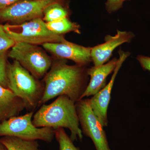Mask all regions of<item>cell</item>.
<instances>
[{
    "label": "cell",
    "instance_id": "obj_1",
    "mask_svg": "<svg viewBox=\"0 0 150 150\" xmlns=\"http://www.w3.org/2000/svg\"><path fill=\"white\" fill-rule=\"evenodd\" d=\"M83 66H69L63 62L53 66L44 76V90L38 106L60 96H66L75 103L85 90L87 71Z\"/></svg>",
    "mask_w": 150,
    "mask_h": 150
},
{
    "label": "cell",
    "instance_id": "obj_2",
    "mask_svg": "<svg viewBox=\"0 0 150 150\" xmlns=\"http://www.w3.org/2000/svg\"><path fill=\"white\" fill-rule=\"evenodd\" d=\"M32 122L38 128H67L73 142L82 140L76 104L66 96H58L51 104L42 105L33 115Z\"/></svg>",
    "mask_w": 150,
    "mask_h": 150
},
{
    "label": "cell",
    "instance_id": "obj_3",
    "mask_svg": "<svg viewBox=\"0 0 150 150\" xmlns=\"http://www.w3.org/2000/svg\"><path fill=\"white\" fill-rule=\"evenodd\" d=\"M8 88L21 98L25 109L33 111L38 106L44 90L43 85L18 61L14 60L7 67Z\"/></svg>",
    "mask_w": 150,
    "mask_h": 150
},
{
    "label": "cell",
    "instance_id": "obj_4",
    "mask_svg": "<svg viewBox=\"0 0 150 150\" xmlns=\"http://www.w3.org/2000/svg\"><path fill=\"white\" fill-rule=\"evenodd\" d=\"M6 33L15 43L24 42L37 45L47 43L62 42L65 40L62 35H57L48 29L46 22L37 18L18 24L3 25Z\"/></svg>",
    "mask_w": 150,
    "mask_h": 150
},
{
    "label": "cell",
    "instance_id": "obj_5",
    "mask_svg": "<svg viewBox=\"0 0 150 150\" xmlns=\"http://www.w3.org/2000/svg\"><path fill=\"white\" fill-rule=\"evenodd\" d=\"M33 111L12 117L0 123V137H12L26 140H41L51 143L55 138V129L35 127L32 122Z\"/></svg>",
    "mask_w": 150,
    "mask_h": 150
},
{
    "label": "cell",
    "instance_id": "obj_6",
    "mask_svg": "<svg viewBox=\"0 0 150 150\" xmlns=\"http://www.w3.org/2000/svg\"><path fill=\"white\" fill-rule=\"evenodd\" d=\"M8 55L37 79L45 76L52 64L51 59L42 49L24 42L15 43Z\"/></svg>",
    "mask_w": 150,
    "mask_h": 150
},
{
    "label": "cell",
    "instance_id": "obj_7",
    "mask_svg": "<svg viewBox=\"0 0 150 150\" xmlns=\"http://www.w3.org/2000/svg\"><path fill=\"white\" fill-rule=\"evenodd\" d=\"M76 106L82 133L91 139L96 150H111L103 127L93 111L88 99L80 100Z\"/></svg>",
    "mask_w": 150,
    "mask_h": 150
},
{
    "label": "cell",
    "instance_id": "obj_8",
    "mask_svg": "<svg viewBox=\"0 0 150 150\" xmlns=\"http://www.w3.org/2000/svg\"><path fill=\"white\" fill-rule=\"evenodd\" d=\"M55 0H24L0 10V20L18 24L43 15V11Z\"/></svg>",
    "mask_w": 150,
    "mask_h": 150
},
{
    "label": "cell",
    "instance_id": "obj_9",
    "mask_svg": "<svg viewBox=\"0 0 150 150\" xmlns=\"http://www.w3.org/2000/svg\"><path fill=\"white\" fill-rule=\"evenodd\" d=\"M119 58L111 79L107 85L96 94L91 99H88L89 103L95 115H96L103 127L108 126L107 111L111 98L112 86L116 75L126 58L130 55L129 53L119 51Z\"/></svg>",
    "mask_w": 150,
    "mask_h": 150
},
{
    "label": "cell",
    "instance_id": "obj_10",
    "mask_svg": "<svg viewBox=\"0 0 150 150\" xmlns=\"http://www.w3.org/2000/svg\"><path fill=\"white\" fill-rule=\"evenodd\" d=\"M43 48L52 54L62 59H68L84 66L92 61L91 47H86L65 40L62 42L43 44Z\"/></svg>",
    "mask_w": 150,
    "mask_h": 150
},
{
    "label": "cell",
    "instance_id": "obj_11",
    "mask_svg": "<svg viewBox=\"0 0 150 150\" xmlns=\"http://www.w3.org/2000/svg\"><path fill=\"white\" fill-rule=\"evenodd\" d=\"M134 36L132 33L119 30H117V33L114 36H106L104 43L91 48V59L94 66L104 64L110 59L115 48L123 43L130 42Z\"/></svg>",
    "mask_w": 150,
    "mask_h": 150
},
{
    "label": "cell",
    "instance_id": "obj_12",
    "mask_svg": "<svg viewBox=\"0 0 150 150\" xmlns=\"http://www.w3.org/2000/svg\"><path fill=\"white\" fill-rule=\"evenodd\" d=\"M118 59H114L101 66H94L87 70V74L90 76L89 83L81 96L80 100L86 97L94 96L105 86L108 76L115 69Z\"/></svg>",
    "mask_w": 150,
    "mask_h": 150
},
{
    "label": "cell",
    "instance_id": "obj_13",
    "mask_svg": "<svg viewBox=\"0 0 150 150\" xmlns=\"http://www.w3.org/2000/svg\"><path fill=\"white\" fill-rule=\"evenodd\" d=\"M24 109L25 105L23 100L0 84V123L18 116Z\"/></svg>",
    "mask_w": 150,
    "mask_h": 150
},
{
    "label": "cell",
    "instance_id": "obj_14",
    "mask_svg": "<svg viewBox=\"0 0 150 150\" xmlns=\"http://www.w3.org/2000/svg\"><path fill=\"white\" fill-rule=\"evenodd\" d=\"M0 143L7 150H42L39 149L37 140H24L6 136L0 138Z\"/></svg>",
    "mask_w": 150,
    "mask_h": 150
},
{
    "label": "cell",
    "instance_id": "obj_15",
    "mask_svg": "<svg viewBox=\"0 0 150 150\" xmlns=\"http://www.w3.org/2000/svg\"><path fill=\"white\" fill-rule=\"evenodd\" d=\"M46 24L48 29L57 35H62L71 31L78 33H80L79 25L70 21L67 17L55 21L46 23Z\"/></svg>",
    "mask_w": 150,
    "mask_h": 150
},
{
    "label": "cell",
    "instance_id": "obj_16",
    "mask_svg": "<svg viewBox=\"0 0 150 150\" xmlns=\"http://www.w3.org/2000/svg\"><path fill=\"white\" fill-rule=\"evenodd\" d=\"M43 15L44 21L48 23L67 17L68 12L59 3L54 2L44 9Z\"/></svg>",
    "mask_w": 150,
    "mask_h": 150
},
{
    "label": "cell",
    "instance_id": "obj_17",
    "mask_svg": "<svg viewBox=\"0 0 150 150\" xmlns=\"http://www.w3.org/2000/svg\"><path fill=\"white\" fill-rule=\"evenodd\" d=\"M55 138L59 143V150H80L75 146L64 128L55 129Z\"/></svg>",
    "mask_w": 150,
    "mask_h": 150
},
{
    "label": "cell",
    "instance_id": "obj_18",
    "mask_svg": "<svg viewBox=\"0 0 150 150\" xmlns=\"http://www.w3.org/2000/svg\"><path fill=\"white\" fill-rule=\"evenodd\" d=\"M6 52L7 51H0V84L8 88Z\"/></svg>",
    "mask_w": 150,
    "mask_h": 150
},
{
    "label": "cell",
    "instance_id": "obj_19",
    "mask_svg": "<svg viewBox=\"0 0 150 150\" xmlns=\"http://www.w3.org/2000/svg\"><path fill=\"white\" fill-rule=\"evenodd\" d=\"M15 42L6 33L4 26L0 24V51H7L12 48Z\"/></svg>",
    "mask_w": 150,
    "mask_h": 150
},
{
    "label": "cell",
    "instance_id": "obj_20",
    "mask_svg": "<svg viewBox=\"0 0 150 150\" xmlns=\"http://www.w3.org/2000/svg\"><path fill=\"white\" fill-rule=\"evenodd\" d=\"M126 0H107L106 8L109 12L115 11L121 8L123 3Z\"/></svg>",
    "mask_w": 150,
    "mask_h": 150
},
{
    "label": "cell",
    "instance_id": "obj_21",
    "mask_svg": "<svg viewBox=\"0 0 150 150\" xmlns=\"http://www.w3.org/2000/svg\"><path fill=\"white\" fill-rule=\"evenodd\" d=\"M137 59L144 70H147L150 72V57L139 56Z\"/></svg>",
    "mask_w": 150,
    "mask_h": 150
},
{
    "label": "cell",
    "instance_id": "obj_22",
    "mask_svg": "<svg viewBox=\"0 0 150 150\" xmlns=\"http://www.w3.org/2000/svg\"><path fill=\"white\" fill-rule=\"evenodd\" d=\"M19 0H0V10L8 7Z\"/></svg>",
    "mask_w": 150,
    "mask_h": 150
},
{
    "label": "cell",
    "instance_id": "obj_23",
    "mask_svg": "<svg viewBox=\"0 0 150 150\" xmlns=\"http://www.w3.org/2000/svg\"><path fill=\"white\" fill-rule=\"evenodd\" d=\"M0 150H7L5 147L1 143H0Z\"/></svg>",
    "mask_w": 150,
    "mask_h": 150
}]
</instances>
